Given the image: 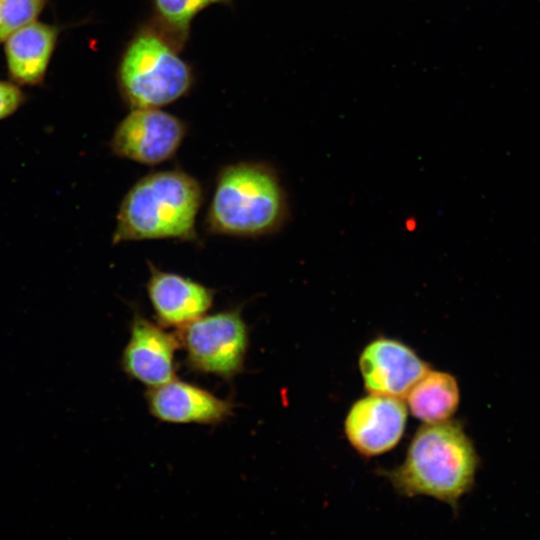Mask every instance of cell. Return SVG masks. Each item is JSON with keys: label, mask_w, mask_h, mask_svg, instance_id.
I'll use <instances>...</instances> for the list:
<instances>
[{"label": "cell", "mask_w": 540, "mask_h": 540, "mask_svg": "<svg viewBox=\"0 0 540 540\" xmlns=\"http://www.w3.org/2000/svg\"><path fill=\"white\" fill-rule=\"evenodd\" d=\"M48 0H0V44L36 21Z\"/></svg>", "instance_id": "obj_15"}, {"label": "cell", "mask_w": 540, "mask_h": 540, "mask_svg": "<svg viewBox=\"0 0 540 540\" xmlns=\"http://www.w3.org/2000/svg\"><path fill=\"white\" fill-rule=\"evenodd\" d=\"M25 102V94L12 81L0 80V120L11 116Z\"/></svg>", "instance_id": "obj_16"}, {"label": "cell", "mask_w": 540, "mask_h": 540, "mask_svg": "<svg viewBox=\"0 0 540 540\" xmlns=\"http://www.w3.org/2000/svg\"><path fill=\"white\" fill-rule=\"evenodd\" d=\"M177 337L196 371L231 378L243 368L249 333L239 308L204 314L179 327Z\"/></svg>", "instance_id": "obj_5"}, {"label": "cell", "mask_w": 540, "mask_h": 540, "mask_svg": "<svg viewBox=\"0 0 540 540\" xmlns=\"http://www.w3.org/2000/svg\"><path fill=\"white\" fill-rule=\"evenodd\" d=\"M406 406L425 424L450 420L460 402L456 378L447 372L429 369L409 390Z\"/></svg>", "instance_id": "obj_13"}, {"label": "cell", "mask_w": 540, "mask_h": 540, "mask_svg": "<svg viewBox=\"0 0 540 540\" xmlns=\"http://www.w3.org/2000/svg\"><path fill=\"white\" fill-rule=\"evenodd\" d=\"M59 37L58 27L34 21L4 41L7 72L17 85L43 82Z\"/></svg>", "instance_id": "obj_12"}, {"label": "cell", "mask_w": 540, "mask_h": 540, "mask_svg": "<svg viewBox=\"0 0 540 540\" xmlns=\"http://www.w3.org/2000/svg\"><path fill=\"white\" fill-rule=\"evenodd\" d=\"M478 456L459 422L421 426L403 462L387 472L394 489L405 496H429L455 508L473 486Z\"/></svg>", "instance_id": "obj_1"}, {"label": "cell", "mask_w": 540, "mask_h": 540, "mask_svg": "<svg viewBox=\"0 0 540 540\" xmlns=\"http://www.w3.org/2000/svg\"><path fill=\"white\" fill-rule=\"evenodd\" d=\"M147 293L158 323L184 326L212 306L214 290L181 275L164 272L148 262Z\"/></svg>", "instance_id": "obj_11"}, {"label": "cell", "mask_w": 540, "mask_h": 540, "mask_svg": "<svg viewBox=\"0 0 540 540\" xmlns=\"http://www.w3.org/2000/svg\"><path fill=\"white\" fill-rule=\"evenodd\" d=\"M179 345L177 335L135 314L122 354V368L149 388L165 384L175 378L174 356Z\"/></svg>", "instance_id": "obj_9"}, {"label": "cell", "mask_w": 540, "mask_h": 540, "mask_svg": "<svg viewBox=\"0 0 540 540\" xmlns=\"http://www.w3.org/2000/svg\"><path fill=\"white\" fill-rule=\"evenodd\" d=\"M199 182L174 169L146 175L123 198L113 243L148 239L197 238L196 215L202 203Z\"/></svg>", "instance_id": "obj_2"}, {"label": "cell", "mask_w": 540, "mask_h": 540, "mask_svg": "<svg viewBox=\"0 0 540 540\" xmlns=\"http://www.w3.org/2000/svg\"><path fill=\"white\" fill-rule=\"evenodd\" d=\"M186 132V124L168 112L133 108L114 130L111 150L121 158L156 165L176 153Z\"/></svg>", "instance_id": "obj_6"}, {"label": "cell", "mask_w": 540, "mask_h": 540, "mask_svg": "<svg viewBox=\"0 0 540 540\" xmlns=\"http://www.w3.org/2000/svg\"><path fill=\"white\" fill-rule=\"evenodd\" d=\"M233 0H152L155 25L181 50L189 37L191 23L205 8L230 4Z\"/></svg>", "instance_id": "obj_14"}, {"label": "cell", "mask_w": 540, "mask_h": 540, "mask_svg": "<svg viewBox=\"0 0 540 540\" xmlns=\"http://www.w3.org/2000/svg\"><path fill=\"white\" fill-rule=\"evenodd\" d=\"M150 413L176 424H218L232 414L230 402L179 379L152 387L146 393Z\"/></svg>", "instance_id": "obj_10"}, {"label": "cell", "mask_w": 540, "mask_h": 540, "mask_svg": "<svg viewBox=\"0 0 540 540\" xmlns=\"http://www.w3.org/2000/svg\"><path fill=\"white\" fill-rule=\"evenodd\" d=\"M287 218L286 193L272 167L240 162L220 170L206 217L210 233L258 237L276 232Z\"/></svg>", "instance_id": "obj_3"}, {"label": "cell", "mask_w": 540, "mask_h": 540, "mask_svg": "<svg viewBox=\"0 0 540 540\" xmlns=\"http://www.w3.org/2000/svg\"><path fill=\"white\" fill-rule=\"evenodd\" d=\"M407 412L401 398L370 394L350 407L344 421L345 435L361 455L386 453L402 438Z\"/></svg>", "instance_id": "obj_8"}, {"label": "cell", "mask_w": 540, "mask_h": 540, "mask_svg": "<svg viewBox=\"0 0 540 540\" xmlns=\"http://www.w3.org/2000/svg\"><path fill=\"white\" fill-rule=\"evenodd\" d=\"M179 51L153 21L136 30L117 68L120 94L131 109L160 108L190 91L193 70Z\"/></svg>", "instance_id": "obj_4"}, {"label": "cell", "mask_w": 540, "mask_h": 540, "mask_svg": "<svg viewBox=\"0 0 540 540\" xmlns=\"http://www.w3.org/2000/svg\"><path fill=\"white\" fill-rule=\"evenodd\" d=\"M359 369L368 393L402 399L430 366L402 341L378 337L361 351Z\"/></svg>", "instance_id": "obj_7"}]
</instances>
